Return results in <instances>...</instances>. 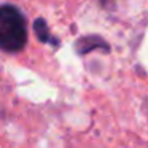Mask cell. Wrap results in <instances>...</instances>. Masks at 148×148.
Here are the masks:
<instances>
[{
    "instance_id": "1",
    "label": "cell",
    "mask_w": 148,
    "mask_h": 148,
    "mask_svg": "<svg viewBox=\"0 0 148 148\" xmlns=\"http://www.w3.org/2000/svg\"><path fill=\"white\" fill-rule=\"evenodd\" d=\"M27 42L24 16L13 5H3L0 10V43L8 53L21 51Z\"/></svg>"
}]
</instances>
